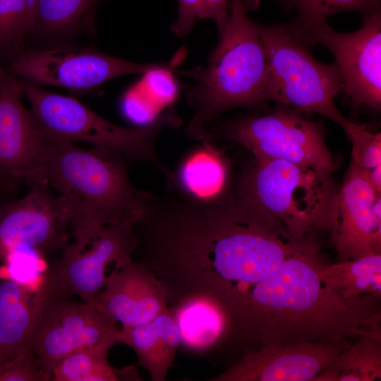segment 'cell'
Listing matches in <instances>:
<instances>
[{
    "label": "cell",
    "mask_w": 381,
    "mask_h": 381,
    "mask_svg": "<svg viewBox=\"0 0 381 381\" xmlns=\"http://www.w3.org/2000/svg\"><path fill=\"white\" fill-rule=\"evenodd\" d=\"M367 172L368 180L378 195L381 193V165L369 170Z\"/></svg>",
    "instance_id": "cell-33"
},
{
    "label": "cell",
    "mask_w": 381,
    "mask_h": 381,
    "mask_svg": "<svg viewBox=\"0 0 381 381\" xmlns=\"http://www.w3.org/2000/svg\"><path fill=\"white\" fill-rule=\"evenodd\" d=\"M258 30L269 68L267 101L317 113L344 130L351 121L340 113L334 102L343 90L336 64L317 61L306 44L286 26L258 25Z\"/></svg>",
    "instance_id": "cell-7"
},
{
    "label": "cell",
    "mask_w": 381,
    "mask_h": 381,
    "mask_svg": "<svg viewBox=\"0 0 381 381\" xmlns=\"http://www.w3.org/2000/svg\"><path fill=\"white\" fill-rule=\"evenodd\" d=\"M120 344L134 350L138 365L149 372L153 381L164 380L181 344L179 330L169 308L147 323L123 326Z\"/></svg>",
    "instance_id": "cell-18"
},
{
    "label": "cell",
    "mask_w": 381,
    "mask_h": 381,
    "mask_svg": "<svg viewBox=\"0 0 381 381\" xmlns=\"http://www.w3.org/2000/svg\"><path fill=\"white\" fill-rule=\"evenodd\" d=\"M169 308L179 330L181 344L201 353L227 337L229 322L223 308L202 294L181 297Z\"/></svg>",
    "instance_id": "cell-19"
},
{
    "label": "cell",
    "mask_w": 381,
    "mask_h": 381,
    "mask_svg": "<svg viewBox=\"0 0 381 381\" xmlns=\"http://www.w3.org/2000/svg\"><path fill=\"white\" fill-rule=\"evenodd\" d=\"M381 378L380 328L357 337L314 381H375Z\"/></svg>",
    "instance_id": "cell-22"
},
{
    "label": "cell",
    "mask_w": 381,
    "mask_h": 381,
    "mask_svg": "<svg viewBox=\"0 0 381 381\" xmlns=\"http://www.w3.org/2000/svg\"><path fill=\"white\" fill-rule=\"evenodd\" d=\"M35 297L37 313L30 351L52 380L53 368L69 354L97 344H120L116 321L95 302L78 303L46 274Z\"/></svg>",
    "instance_id": "cell-8"
},
{
    "label": "cell",
    "mask_w": 381,
    "mask_h": 381,
    "mask_svg": "<svg viewBox=\"0 0 381 381\" xmlns=\"http://www.w3.org/2000/svg\"><path fill=\"white\" fill-rule=\"evenodd\" d=\"M18 79L0 61V190L44 183L51 135L22 102Z\"/></svg>",
    "instance_id": "cell-12"
},
{
    "label": "cell",
    "mask_w": 381,
    "mask_h": 381,
    "mask_svg": "<svg viewBox=\"0 0 381 381\" xmlns=\"http://www.w3.org/2000/svg\"><path fill=\"white\" fill-rule=\"evenodd\" d=\"M318 274L323 284L345 297L381 296V253L332 265L322 263Z\"/></svg>",
    "instance_id": "cell-23"
},
{
    "label": "cell",
    "mask_w": 381,
    "mask_h": 381,
    "mask_svg": "<svg viewBox=\"0 0 381 381\" xmlns=\"http://www.w3.org/2000/svg\"><path fill=\"white\" fill-rule=\"evenodd\" d=\"M49 187L35 183L23 197L0 202V262L18 249L32 248L44 254L63 250L69 243L71 210Z\"/></svg>",
    "instance_id": "cell-13"
},
{
    "label": "cell",
    "mask_w": 381,
    "mask_h": 381,
    "mask_svg": "<svg viewBox=\"0 0 381 381\" xmlns=\"http://www.w3.org/2000/svg\"><path fill=\"white\" fill-rule=\"evenodd\" d=\"M319 248L309 239L225 310L227 337L248 351L271 344L349 342L380 328V297H345L323 284Z\"/></svg>",
    "instance_id": "cell-2"
},
{
    "label": "cell",
    "mask_w": 381,
    "mask_h": 381,
    "mask_svg": "<svg viewBox=\"0 0 381 381\" xmlns=\"http://www.w3.org/2000/svg\"><path fill=\"white\" fill-rule=\"evenodd\" d=\"M329 172L278 159H255L236 196L278 220L296 238L327 230L335 195Z\"/></svg>",
    "instance_id": "cell-6"
},
{
    "label": "cell",
    "mask_w": 381,
    "mask_h": 381,
    "mask_svg": "<svg viewBox=\"0 0 381 381\" xmlns=\"http://www.w3.org/2000/svg\"><path fill=\"white\" fill-rule=\"evenodd\" d=\"M18 80L31 112L47 133L73 143H87L133 161L149 162L162 172L168 186L174 184V174L160 161L155 149L159 132L174 123L171 113L146 125L123 127L107 121L73 97Z\"/></svg>",
    "instance_id": "cell-5"
},
{
    "label": "cell",
    "mask_w": 381,
    "mask_h": 381,
    "mask_svg": "<svg viewBox=\"0 0 381 381\" xmlns=\"http://www.w3.org/2000/svg\"><path fill=\"white\" fill-rule=\"evenodd\" d=\"M202 0H178L179 14L171 28L178 37L187 35L199 19Z\"/></svg>",
    "instance_id": "cell-31"
},
{
    "label": "cell",
    "mask_w": 381,
    "mask_h": 381,
    "mask_svg": "<svg viewBox=\"0 0 381 381\" xmlns=\"http://www.w3.org/2000/svg\"><path fill=\"white\" fill-rule=\"evenodd\" d=\"M49 374L43 368L32 352L11 360L0 370V381H47Z\"/></svg>",
    "instance_id": "cell-30"
},
{
    "label": "cell",
    "mask_w": 381,
    "mask_h": 381,
    "mask_svg": "<svg viewBox=\"0 0 381 381\" xmlns=\"http://www.w3.org/2000/svg\"><path fill=\"white\" fill-rule=\"evenodd\" d=\"M260 0H231L226 26L207 64L196 71L187 92L195 109L186 135L204 140L209 123L234 107H253L267 101L269 68L258 24L248 12Z\"/></svg>",
    "instance_id": "cell-4"
},
{
    "label": "cell",
    "mask_w": 381,
    "mask_h": 381,
    "mask_svg": "<svg viewBox=\"0 0 381 381\" xmlns=\"http://www.w3.org/2000/svg\"><path fill=\"white\" fill-rule=\"evenodd\" d=\"M37 308L28 288L10 279L0 282V350L11 360L30 352Z\"/></svg>",
    "instance_id": "cell-21"
},
{
    "label": "cell",
    "mask_w": 381,
    "mask_h": 381,
    "mask_svg": "<svg viewBox=\"0 0 381 381\" xmlns=\"http://www.w3.org/2000/svg\"><path fill=\"white\" fill-rule=\"evenodd\" d=\"M158 64H138L92 49L23 50L10 59L6 69L35 85H53L80 92L116 77L164 69Z\"/></svg>",
    "instance_id": "cell-10"
},
{
    "label": "cell",
    "mask_w": 381,
    "mask_h": 381,
    "mask_svg": "<svg viewBox=\"0 0 381 381\" xmlns=\"http://www.w3.org/2000/svg\"><path fill=\"white\" fill-rule=\"evenodd\" d=\"M138 246L168 300L192 294L224 310L309 239L296 238L272 216L237 198L204 202L169 189L153 195L137 222Z\"/></svg>",
    "instance_id": "cell-1"
},
{
    "label": "cell",
    "mask_w": 381,
    "mask_h": 381,
    "mask_svg": "<svg viewBox=\"0 0 381 381\" xmlns=\"http://www.w3.org/2000/svg\"><path fill=\"white\" fill-rule=\"evenodd\" d=\"M112 347L109 344H97L76 351L61 359L53 368L54 381H117L139 380L134 366L116 369L107 361Z\"/></svg>",
    "instance_id": "cell-24"
},
{
    "label": "cell",
    "mask_w": 381,
    "mask_h": 381,
    "mask_svg": "<svg viewBox=\"0 0 381 381\" xmlns=\"http://www.w3.org/2000/svg\"><path fill=\"white\" fill-rule=\"evenodd\" d=\"M124 159L113 151L80 148L51 135L43 178L69 207L73 248H85L107 225H134L139 219L152 193L131 183Z\"/></svg>",
    "instance_id": "cell-3"
},
{
    "label": "cell",
    "mask_w": 381,
    "mask_h": 381,
    "mask_svg": "<svg viewBox=\"0 0 381 381\" xmlns=\"http://www.w3.org/2000/svg\"><path fill=\"white\" fill-rule=\"evenodd\" d=\"M11 360L0 350V370L4 368Z\"/></svg>",
    "instance_id": "cell-34"
},
{
    "label": "cell",
    "mask_w": 381,
    "mask_h": 381,
    "mask_svg": "<svg viewBox=\"0 0 381 381\" xmlns=\"http://www.w3.org/2000/svg\"><path fill=\"white\" fill-rule=\"evenodd\" d=\"M286 27L304 44H320L332 52L342 80L343 90L355 108L365 105L380 109V11L365 16L363 26L352 32H337L327 21H295Z\"/></svg>",
    "instance_id": "cell-9"
},
{
    "label": "cell",
    "mask_w": 381,
    "mask_h": 381,
    "mask_svg": "<svg viewBox=\"0 0 381 381\" xmlns=\"http://www.w3.org/2000/svg\"><path fill=\"white\" fill-rule=\"evenodd\" d=\"M130 224L106 226L94 238L88 249L78 250L68 243L52 274L63 289L85 302H94L103 289L108 265L131 257L137 240Z\"/></svg>",
    "instance_id": "cell-16"
},
{
    "label": "cell",
    "mask_w": 381,
    "mask_h": 381,
    "mask_svg": "<svg viewBox=\"0 0 381 381\" xmlns=\"http://www.w3.org/2000/svg\"><path fill=\"white\" fill-rule=\"evenodd\" d=\"M205 140L183 157L174 174L175 184L171 189L197 201L212 202L223 199L228 164L222 152L208 139Z\"/></svg>",
    "instance_id": "cell-20"
},
{
    "label": "cell",
    "mask_w": 381,
    "mask_h": 381,
    "mask_svg": "<svg viewBox=\"0 0 381 381\" xmlns=\"http://www.w3.org/2000/svg\"><path fill=\"white\" fill-rule=\"evenodd\" d=\"M229 5L227 0H202L199 19L210 18L215 21L219 34L224 29L228 20Z\"/></svg>",
    "instance_id": "cell-32"
},
{
    "label": "cell",
    "mask_w": 381,
    "mask_h": 381,
    "mask_svg": "<svg viewBox=\"0 0 381 381\" xmlns=\"http://www.w3.org/2000/svg\"><path fill=\"white\" fill-rule=\"evenodd\" d=\"M227 135L255 159L282 160L327 172L335 167L321 127L286 108L238 121Z\"/></svg>",
    "instance_id": "cell-11"
},
{
    "label": "cell",
    "mask_w": 381,
    "mask_h": 381,
    "mask_svg": "<svg viewBox=\"0 0 381 381\" xmlns=\"http://www.w3.org/2000/svg\"><path fill=\"white\" fill-rule=\"evenodd\" d=\"M101 0H38L35 28L51 33L74 30L90 21Z\"/></svg>",
    "instance_id": "cell-26"
},
{
    "label": "cell",
    "mask_w": 381,
    "mask_h": 381,
    "mask_svg": "<svg viewBox=\"0 0 381 381\" xmlns=\"http://www.w3.org/2000/svg\"><path fill=\"white\" fill-rule=\"evenodd\" d=\"M37 1L0 0V61L24 50V38L35 26Z\"/></svg>",
    "instance_id": "cell-25"
},
{
    "label": "cell",
    "mask_w": 381,
    "mask_h": 381,
    "mask_svg": "<svg viewBox=\"0 0 381 381\" xmlns=\"http://www.w3.org/2000/svg\"><path fill=\"white\" fill-rule=\"evenodd\" d=\"M381 197L351 162L330 206L327 230L340 261L381 253Z\"/></svg>",
    "instance_id": "cell-14"
},
{
    "label": "cell",
    "mask_w": 381,
    "mask_h": 381,
    "mask_svg": "<svg viewBox=\"0 0 381 381\" xmlns=\"http://www.w3.org/2000/svg\"><path fill=\"white\" fill-rule=\"evenodd\" d=\"M352 144L351 162L368 171L381 165V134L351 122L344 129Z\"/></svg>",
    "instance_id": "cell-28"
},
{
    "label": "cell",
    "mask_w": 381,
    "mask_h": 381,
    "mask_svg": "<svg viewBox=\"0 0 381 381\" xmlns=\"http://www.w3.org/2000/svg\"><path fill=\"white\" fill-rule=\"evenodd\" d=\"M123 326L147 323L167 312L168 297L156 274L131 256L115 263L94 301Z\"/></svg>",
    "instance_id": "cell-17"
},
{
    "label": "cell",
    "mask_w": 381,
    "mask_h": 381,
    "mask_svg": "<svg viewBox=\"0 0 381 381\" xmlns=\"http://www.w3.org/2000/svg\"><path fill=\"white\" fill-rule=\"evenodd\" d=\"M42 253L32 248H21L8 253L2 260L8 278L30 290V284L40 276Z\"/></svg>",
    "instance_id": "cell-29"
},
{
    "label": "cell",
    "mask_w": 381,
    "mask_h": 381,
    "mask_svg": "<svg viewBox=\"0 0 381 381\" xmlns=\"http://www.w3.org/2000/svg\"><path fill=\"white\" fill-rule=\"evenodd\" d=\"M289 10L296 9L300 23L327 21L336 13L356 11L368 16L380 11V0H280Z\"/></svg>",
    "instance_id": "cell-27"
},
{
    "label": "cell",
    "mask_w": 381,
    "mask_h": 381,
    "mask_svg": "<svg viewBox=\"0 0 381 381\" xmlns=\"http://www.w3.org/2000/svg\"><path fill=\"white\" fill-rule=\"evenodd\" d=\"M351 344L298 342L248 351L216 381H314Z\"/></svg>",
    "instance_id": "cell-15"
}]
</instances>
